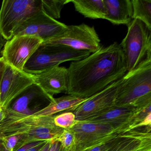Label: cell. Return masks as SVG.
I'll use <instances>...</instances> for the list:
<instances>
[{
    "instance_id": "1",
    "label": "cell",
    "mask_w": 151,
    "mask_h": 151,
    "mask_svg": "<svg viewBox=\"0 0 151 151\" xmlns=\"http://www.w3.org/2000/svg\"><path fill=\"white\" fill-rule=\"evenodd\" d=\"M68 70L66 93L87 99L123 77L127 67L120 44L114 42L83 60L72 62Z\"/></svg>"
},
{
    "instance_id": "2",
    "label": "cell",
    "mask_w": 151,
    "mask_h": 151,
    "mask_svg": "<svg viewBox=\"0 0 151 151\" xmlns=\"http://www.w3.org/2000/svg\"><path fill=\"white\" fill-rule=\"evenodd\" d=\"M55 115L24 117L6 116L0 123V138L22 135L26 144L42 140H56L64 129L55 125Z\"/></svg>"
},
{
    "instance_id": "3",
    "label": "cell",
    "mask_w": 151,
    "mask_h": 151,
    "mask_svg": "<svg viewBox=\"0 0 151 151\" xmlns=\"http://www.w3.org/2000/svg\"><path fill=\"white\" fill-rule=\"evenodd\" d=\"M151 104V60L122 78L114 106L141 109Z\"/></svg>"
},
{
    "instance_id": "4",
    "label": "cell",
    "mask_w": 151,
    "mask_h": 151,
    "mask_svg": "<svg viewBox=\"0 0 151 151\" xmlns=\"http://www.w3.org/2000/svg\"><path fill=\"white\" fill-rule=\"evenodd\" d=\"M127 26V34L120 45L129 72L151 60V29L139 19H133Z\"/></svg>"
},
{
    "instance_id": "5",
    "label": "cell",
    "mask_w": 151,
    "mask_h": 151,
    "mask_svg": "<svg viewBox=\"0 0 151 151\" xmlns=\"http://www.w3.org/2000/svg\"><path fill=\"white\" fill-rule=\"evenodd\" d=\"M91 54L88 51H79L60 45L42 42L24 68V72L35 75L67 61H76Z\"/></svg>"
},
{
    "instance_id": "6",
    "label": "cell",
    "mask_w": 151,
    "mask_h": 151,
    "mask_svg": "<svg viewBox=\"0 0 151 151\" xmlns=\"http://www.w3.org/2000/svg\"><path fill=\"white\" fill-rule=\"evenodd\" d=\"M42 11V0H4L0 9V31L6 40L27 20Z\"/></svg>"
},
{
    "instance_id": "7",
    "label": "cell",
    "mask_w": 151,
    "mask_h": 151,
    "mask_svg": "<svg viewBox=\"0 0 151 151\" xmlns=\"http://www.w3.org/2000/svg\"><path fill=\"white\" fill-rule=\"evenodd\" d=\"M36 83L17 95L5 109L6 116L24 117L32 115L47 106L54 99Z\"/></svg>"
},
{
    "instance_id": "8",
    "label": "cell",
    "mask_w": 151,
    "mask_h": 151,
    "mask_svg": "<svg viewBox=\"0 0 151 151\" xmlns=\"http://www.w3.org/2000/svg\"><path fill=\"white\" fill-rule=\"evenodd\" d=\"M43 42L88 51L91 53L95 52L101 47L100 39L94 27L85 24L68 25L67 30L60 36Z\"/></svg>"
},
{
    "instance_id": "9",
    "label": "cell",
    "mask_w": 151,
    "mask_h": 151,
    "mask_svg": "<svg viewBox=\"0 0 151 151\" xmlns=\"http://www.w3.org/2000/svg\"><path fill=\"white\" fill-rule=\"evenodd\" d=\"M43 41L32 36H14L7 40L1 55L6 63L24 71V65Z\"/></svg>"
},
{
    "instance_id": "10",
    "label": "cell",
    "mask_w": 151,
    "mask_h": 151,
    "mask_svg": "<svg viewBox=\"0 0 151 151\" xmlns=\"http://www.w3.org/2000/svg\"><path fill=\"white\" fill-rule=\"evenodd\" d=\"M68 25L52 18L43 11L33 15L15 32L14 36H32L43 42L60 36Z\"/></svg>"
},
{
    "instance_id": "11",
    "label": "cell",
    "mask_w": 151,
    "mask_h": 151,
    "mask_svg": "<svg viewBox=\"0 0 151 151\" xmlns=\"http://www.w3.org/2000/svg\"><path fill=\"white\" fill-rule=\"evenodd\" d=\"M122 78L99 92L87 98L85 101L78 106L73 111L76 121H86L114 106Z\"/></svg>"
},
{
    "instance_id": "12",
    "label": "cell",
    "mask_w": 151,
    "mask_h": 151,
    "mask_svg": "<svg viewBox=\"0 0 151 151\" xmlns=\"http://www.w3.org/2000/svg\"><path fill=\"white\" fill-rule=\"evenodd\" d=\"M75 132L76 145L79 151L111 138L119 134L109 124L82 121L71 128Z\"/></svg>"
},
{
    "instance_id": "13",
    "label": "cell",
    "mask_w": 151,
    "mask_h": 151,
    "mask_svg": "<svg viewBox=\"0 0 151 151\" xmlns=\"http://www.w3.org/2000/svg\"><path fill=\"white\" fill-rule=\"evenodd\" d=\"M34 76L6 63L0 89V106L4 109L24 90L34 83Z\"/></svg>"
},
{
    "instance_id": "14",
    "label": "cell",
    "mask_w": 151,
    "mask_h": 151,
    "mask_svg": "<svg viewBox=\"0 0 151 151\" xmlns=\"http://www.w3.org/2000/svg\"><path fill=\"white\" fill-rule=\"evenodd\" d=\"M137 109L130 106H114L86 122L109 124L119 134L127 132Z\"/></svg>"
},
{
    "instance_id": "15",
    "label": "cell",
    "mask_w": 151,
    "mask_h": 151,
    "mask_svg": "<svg viewBox=\"0 0 151 151\" xmlns=\"http://www.w3.org/2000/svg\"><path fill=\"white\" fill-rule=\"evenodd\" d=\"M151 126L122 132L117 143L107 151H151Z\"/></svg>"
},
{
    "instance_id": "16",
    "label": "cell",
    "mask_w": 151,
    "mask_h": 151,
    "mask_svg": "<svg viewBox=\"0 0 151 151\" xmlns=\"http://www.w3.org/2000/svg\"><path fill=\"white\" fill-rule=\"evenodd\" d=\"M33 76L35 83L48 94L53 96L67 92L68 78L67 68L59 65Z\"/></svg>"
},
{
    "instance_id": "17",
    "label": "cell",
    "mask_w": 151,
    "mask_h": 151,
    "mask_svg": "<svg viewBox=\"0 0 151 151\" xmlns=\"http://www.w3.org/2000/svg\"><path fill=\"white\" fill-rule=\"evenodd\" d=\"M107 10L105 19L116 25H129L133 20L131 0H104Z\"/></svg>"
},
{
    "instance_id": "18",
    "label": "cell",
    "mask_w": 151,
    "mask_h": 151,
    "mask_svg": "<svg viewBox=\"0 0 151 151\" xmlns=\"http://www.w3.org/2000/svg\"><path fill=\"white\" fill-rule=\"evenodd\" d=\"M86 99L71 95L63 96L56 99L54 98L47 106L31 116H48L54 115L59 112L66 110L73 112L78 106L85 101Z\"/></svg>"
},
{
    "instance_id": "19",
    "label": "cell",
    "mask_w": 151,
    "mask_h": 151,
    "mask_svg": "<svg viewBox=\"0 0 151 151\" xmlns=\"http://www.w3.org/2000/svg\"><path fill=\"white\" fill-rule=\"evenodd\" d=\"M76 11L85 17L93 19H105L106 8L104 0H70Z\"/></svg>"
},
{
    "instance_id": "20",
    "label": "cell",
    "mask_w": 151,
    "mask_h": 151,
    "mask_svg": "<svg viewBox=\"0 0 151 151\" xmlns=\"http://www.w3.org/2000/svg\"><path fill=\"white\" fill-rule=\"evenodd\" d=\"M133 19H139L151 29V0H131Z\"/></svg>"
},
{
    "instance_id": "21",
    "label": "cell",
    "mask_w": 151,
    "mask_h": 151,
    "mask_svg": "<svg viewBox=\"0 0 151 151\" xmlns=\"http://www.w3.org/2000/svg\"><path fill=\"white\" fill-rule=\"evenodd\" d=\"M70 0H42V11L56 20L60 18L62 9Z\"/></svg>"
},
{
    "instance_id": "22",
    "label": "cell",
    "mask_w": 151,
    "mask_h": 151,
    "mask_svg": "<svg viewBox=\"0 0 151 151\" xmlns=\"http://www.w3.org/2000/svg\"><path fill=\"white\" fill-rule=\"evenodd\" d=\"M26 144L23 135L6 136L0 138V151H16Z\"/></svg>"
},
{
    "instance_id": "23",
    "label": "cell",
    "mask_w": 151,
    "mask_h": 151,
    "mask_svg": "<svg viewBox=\"0 0 151 151\" xmlns=\"http://www.w3.org/2000/svg\"><path fill=\"white\" fill-rule=\"evenodd\" d=\"M54 121L56 126L64 129H71L78 122L72 112H65L55 115Z\"/></svg>"
},
{
    "instance_id": "24",
    "label": "cell",
    "mask_w": 151,
    "mask_h": 151,
    "mask_svg": "<svg viewBox=\"0 0 151 151\" xmlns=\"http://www.w3.org/2000/svg\"><path fill=\"white\" fill-rule=\"evenodd\" d=\"M56 140L60 143L63 148L66 149H70L76 145L75 132L71 129H63L62 133Z\"/></svg>"
},
{
    "instance_id": "25",
    "label": "cell",
    "mask_w": 151,
    "mask_h": 151,
    "mask_svg": "<svg viewBox=\"0 0 151 151\" xmlns=\"http://www.w3.org/2000/svg\"><path fill=\"white\" fill-rule=\"evenodd\" d=\"M121 134L122 133H120L111 138L87 147L83 151H107L117 143L121 137Z\"/></svg>"
},
{
    "instance_id": "26",
    "label": "cell",
    "mask_w": 151,
    "mask_h": 151,
    "mask_svg": "<svg viewBox=\"0 0 151 151\" xmlns=\"http://www.w3.org/2000/svg\"><path fill=\"white\" fill-rule=\"evenodd\" d=\"M44 141H45V140L30 142V143H28V144H26V145H24L18 148L16 151H28V150H29L31 148L37 145H38L40 144V143H42Z\"/></svg>"
},
{
    "instance_id": "27",
    "label": "cell",
    "mask_w": 151,
    "mask_h": 151,
    "mask_svg": "<svg viewBox=\"0 0 151 151\" xmlns=\"http://www.w3.org/2000/svg\"><path fill=\"white\" fill-rule=\"evenodd\" d=\"M6 65V63L4 59L2 57H0V89H1L2 77H3V73L5 70Z\"/></svg>"
},
{
    "instance_id": "28",
    "label": "cell",
    "mask_w": 151,
    "mask_h": 151,
    "mask_svg": "<svg viewBox=\"0 0 151 151\" xmlns=\"http://www.w3.org/2000/svg\"><path fill=\"white\" fill-rule=\"evenodd\" d=\"M61 147L60 143L58 140L52 141L48 151H60Z\"/></svg>"
},
{
    "instance_id": "29",
    "label": "cell",
    "mask_w": 151,
    "mask_h": 151,
    "mask_svg": "<svg viewBox=\"0 0 151 151\" xmlns=\"http://www.w3.org/2000/svg\"><path fill=\"white\" fill-rule=\"evenodd\" d=\"M48 141H49V140H45V141H43L42 143L39 144L37 145L36 146L34 147H32L29 150H28V151H40Z\"/></svg>"
},
{
    "instance_id": "30",
    "label": "cell",
    "mask_w": 151,
    "mask_h": 151,
    "mask_svg": "<svg viewBox=\"0 0 151 151\" xmlns=\"http://www.w3.org/2000/svg\"><path fill=\"white\" fill-rule=\"evenodd\" d=\"M6 42V40L4 38L1 32L0 31V52L3 49Z\"/></svg>"
},
{
    "instance_id": "31",
    "label": "cell",
    "mask_w": 151,
    "mask_h": 151,
    "mask_svg": "<svg viewBox=\"0 0 151 151\" xmlns=\"http://www.w3.org/2000/svg\"><path fill=\"white\" fill-rule=\"evenodd\" d=\"M6 116V113L5 109L0 106V123L5 119Z\"/></svg>"
},
{
    "instance_id": "32",
    "label": "cell",
    "mask_w": 151,
    "mask_h": 151,
    "mask_svg": "<svg viewBox=\"0 0 151 151\" xmlns=\"http://www.w3.org/2000/svg\"><path fill=\"white\" fill-rule=\"evenodd\" d=\"M51 141H48L40 151H48L51 146Z\"/></svg>"
},
{
    "instance_id": "33",
    "label": "cell",
    "mask_w": 151,
    "mask_h": 151,
    "mask_svg": "<svg viewBox=\"0 0 151 151\" xmlns=\"http://www.w3.org/2000/svg\"><path fill=\"white\" fill-rule=\"evenodd\" d=\"M60 151H79L78 149L77 148L76 146H74V147H72V148H70V149H64V148H63L61 146V147L60 150Z\"/></svg>"
}]
</instances>
